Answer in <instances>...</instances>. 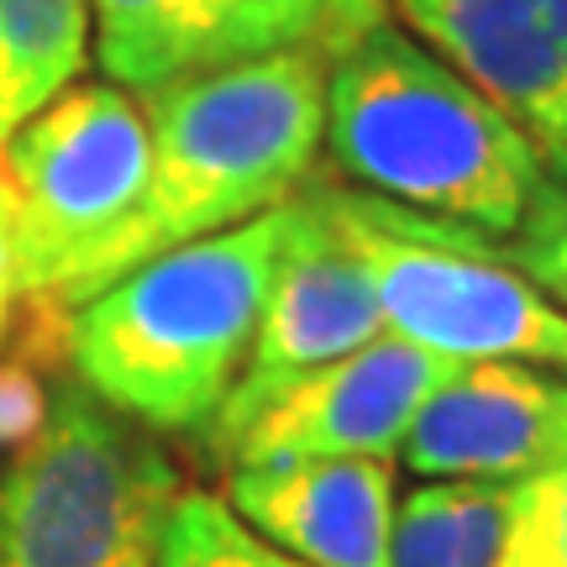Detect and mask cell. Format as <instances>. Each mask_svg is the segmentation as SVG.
<instances>
[{
    "label": "cell",
    "mask_w": 567,
    "mask_h": 567,
    "mask_svg": "<svg viewBox=\"0 0 567 567\" xmlns=\"http://www.w3.org/2000/svg\"><path fill=\"white\" fill-rule=\"evenodd\" d=\"M326 48H279L142 95L153 126L147 184L53 310H74L147 258L221 237L300 195L326 137Z\"/></svg>",
    "instance_id": "obj_1"
},
{
    "label": "cell",
    "mask_w": 567,
    "mask_h": 567,
    "mask_svg": "<svg viewBox=\"0 0 567 567\" xmlns=\"http://www.w3.org/2000/svg\"><path fill=\"white\" fill-rule=\"evenodd\" d=\"M321 147L352 189L499 243L551 184L526 126L394 21L331 53Z\"/></svg>",
    "instance_id": "obj_2"
},
{
    "label": "cell",
    "mask_w": 567,
    "mask_h": 567,
    "mask_svg": "<svg viewBox=\"0 0 567 567\" xmlns=\"http://www.w3.org/2000/svg\"><path fill=\"white\" fill-rule=\"evenodd\" d=\"M279 243L284 205H274L258 221L158 252L105 284L63 310L69 373L153 436H205L252 352Z\"/></svg>",
    "instance_id": "obj_3"
},
{
    "label": "cell",
    "mask_w": 567,
    "mask_h": 567,
    "mask_svg": "<svg viewBox=\"0 0 567 567\" xmlns=\"http://www.w3.org/2000/svg\"><path fill=\"white\" fill-rule=\"evenodd\" d=\"M179 494L158 436L63 373L0 467V567H158Z\"/></svg>",
    "instance_id": "obj_4"
},
{
    "label": "cell",
    "mask_w": 567,
    "mask_h": 567,
    "mask_svg": "<svg viewBox=\"0 0 567 567\" xmlns=\"http://www.w3.org/2000/svg\"><path fill=\"white\" fill-rule=\"evenodd\" d=\"M358 247L384 326L452 363H530L567 373V316L520 274L509 243L321 179Z\"/></svg>",
    "instance_id": "obj_5"
},
{
    "label": "cell",
    "mask_w": 567,
    "mask_h": 567,
    "mask_svg": "<svg viewBox=\"0 0 567 567\" xmlns=\"http://www.w3.org/2000/svg\"><path fill=\"white\" fill-rule=\"evenodd\" d=\"M147 168V105L122 84H69L0 142L27 305H59L63 284L132 216Z\"/></svg>",
    "instance_id": "obj_6"
},
{
    "label": "cell",
    "mask_w": 567,
    "mask_h": 567,
    "mask_svg": "<svg viewBox=\"0 0 567 567\" xmlns=\"http://www.w3.org/2000/svg\"><path fill=\"white\" fill-rule=\"evenodd\" d=\"M384 331V310H379V295H373L358 247L347 243L321 179H305L300 195L284 200V243L274 279H268L264 316L252 331V352H247L226 405L216 410V421L205 425V452L237 436L284 389L300 384L305 373L358 352Z\"/></svg>",
    "instance_id": "obj_7"
},
{
    "label": "cell",
    "mask_w": 567,
    "mask_h": 567,
    "mask_svg": "<svg viewBox=\"0 0 567 567\" xmlns=\"http://www.w3.org/2000/svg\"><path fill=\"white\" fill-rule=\"evenodd\" d=\"M452 358L405 337H373L337 363L305 373L252 421L216 446L226 467L295 463V457H394L410 421L442 389Z\"/></svg>",
    "instance_id": "obj_8"
},
{
    "label": "cell",
    "mask_w": 567,
    "mask_h": 567,
    "mask_svg": "<svg viewBox=\"0 0 567 567\" xmlns=\"http://www.w3.org/2000/svg\"><path fill=\"white\" fill-rule=\"evenodd\" d=\"M400 457L421 484H520L567 457V379L530 363H457L410 421Z\"/></svg>",
    "instance_id": "obj_9"
},
{
    "label": "cell",
    "mask_w": 567,
    "mask_h": 567,
    "mask_svg": "<svg viewBox=\"0 0 567 567\" xmlns=\"http://www.w3.org/2000/svg\"><path fill=\"white\" fill-rule=\"evenodd\" d=\"M421 38L488 101H499L567 174V0H389Z\"/></svg>",
    "instance_id": "obj_10"
},
{
    "label": "cell",
    "mask_w": 567,
    "mask_h": 567,
    "mask_svg": "<svg viewBox=\"0 0 567 567\" xmlns=\"http://www.w3.org/2000/svg\"><path fill=\"white\" fill-rule=\"evenodd\" d=\"M226 505L310 567H389L400 494L389 457H295L226 467Z\"/></svg>",
    "instance_id": "obj_11"
},
{
    "label": "cell",
    "mask_w": 567,
    "mask_h": 567,
    "mask_svg": "<svg viewBox=\"0 0 567 567\" xmlns=\"http://www.w3.org/2000/svg\"><path fill=\"white\" fill-rule=\"evenodd\" d=\"M90 42L132 95L300 48L274 0H90Z\"/></svg>",
    "instance_id": "obj_12"
},
{
    "label": "cell",
    "mask_w": 567,
    "mask_h": 567,
    "mask_svg": "<svg viewBox=\"0 0 567 567\" xmlns=\"http://www.w3.org/2000/svg\"><path fill=\"white\" fill-rule=\"evenodd\" d=\"M90 53V0H0V142L80 80Z\"/></svg>",
    "instance_id": "obj_13"
},
{
    "label": "cell",
    "mask_w": 567,
    "mask_h": 567,
    "mask_svg": "<svg viewBox=\"0 0 567 567\" xmlns=\"http://www.w3.org/2000/svg\"><path fill=\"white\" fill-rule=\"evenodd\" d=\"M509 520V484L431 478L394 509L389 567H494Z\"/></svg>",
    "instance_id": "obj_14"
},
{
    "label": "cell",
    "mask_w": 567,
    "mask_h": 567,
    "mask_svg": "<svg viewBox=\"0 0 567 567\" xmlns=\"http://www.w3.org/2000/svg\"><path fill=\"white\" fill-rule=\"evenodd\" d=\"M158 567H310V563L264 542L221 494L184 488L179 509L168 520V536H163Z\"/></svg>",
    "instance_id": "obj_15"
},
{
    "label": "cell",
    "mask_w": 567,
    "mask_h": 567,
    "mask_svg": "<svg viewBox=\"0 0 567 567\" xmlns=\"http://www.w3.org/2000/svg\"><path fill=\"white\" fill-rule=\"evenodd\" d=\"M494 567H567V457L509 484V520Z\"/></svg>",
    "instance_id": "obj_16"
},
{
    "label": "cell",
    "mask_w": 567,
    "mask_h": 567,
    "mask_svg": "<svg viewBox=\"0 0 567 567\" xmlns=\"http://www.w3.org/2000/svg\"><path fill=\"white\" fill-rule=\"evenodd\" d=\"M509 258L567 316V174H551L547 195L509 237Z\"/></svg>",
    "instance_id": "obj_17"
},
{
    "label": "cell",
    "mask_w": 567,
    "mask_h": 567,
    "mask_svg": "<svg viewBox=\"0 0 567 567\" xmlns=\"http://www.w3.org/2000/svg\"><path fill=\"white\" fill-rule=\"evenodd\" d=\"M274 6L284 11L300 48H326V53L389 21V0H274Z\"/></svg>",
    "instance_id": "obj_18"
},
{
    "label": "cell",
    "mask_w": 567,
    "mask_h": 567,
    "mask_svg": "<svg viewBox=\"0 0 567 567\" xmlns=\"http://www.w3.org/2000/svg\"><path fill=\"white\" fill-rule=\"evenodd\" d=\"M48 379L32 358H6L0 363V452L11 457L48 415Z\"/></svg>",
    "instance_id": "obj_19"
},
{
    "label": "cell",
    "mask_w": 567,
    "mask_h": 567,
    "mask_svg": "<svg viewBox=\"0 0 567 567\" xmlns=\"http://www.w3.org/2000/svg\"><path fill=\"white\" fill-rule=\"evenodd\" d=\"M27 300L21 295V247H17V221H11V200L0 189V342L17 321V305Z\"/></svg>",
    "instance_id": "obj_20"
}]
</instances>
